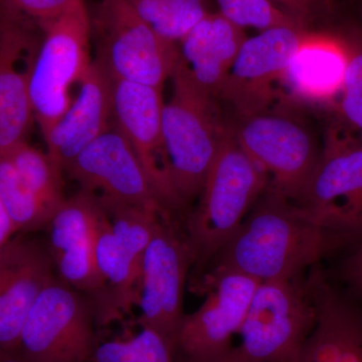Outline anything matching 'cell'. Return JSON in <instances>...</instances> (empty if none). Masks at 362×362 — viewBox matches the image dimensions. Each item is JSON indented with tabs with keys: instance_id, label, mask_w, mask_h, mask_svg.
Segmentation results:
<instances>
[{
	"instance_id": "obj_19",
	"label": "cell",
	"mask_w": 362,
	"mask_h": 362,
	"mask_svg": "<svg viewBox=\"0 0 362 362\" xmlns=\"http://www.w3.org/2000/svg\"><path fill=\"white\" fill-rule=\"evenodd\" d=\"M114 124L113 81L92 61L70 108L45 136L47 152L64 171Z\"/></svg>"
},
{
	"instance_id": "obj_4",
	"label": "cell",
	"mask_w": 362,
	"mask_h": 362,
	"mask_svg": "<svg viewBox=\"0 0 362 362\" xmlns=\"http://www.w3.org/2000/svg\"><path fill=\"white\" fill-rule=\"evenodd\" d=\"M87 6L93 62L112 81L162 90L177 65V44L152 30L125 0H93Z\"/></svg>"
},
{
	"instance_id": "obj_9",
	"label": "cell",
	"mask_w": 362,
	"mask_h": 362,
	"mask_svg": "<svg viewBox=\"0 0 362 362\" xmlns=\"http://www.w3.org/2000/svg\"><path fill=\"white\" fill-rule=\"evenodd\" d=\"M94 321L92 305L54 278L28 312L16 352L26 362H92Z\"/></svg>"
},
{
	"instance_id": "obj_33",
	"label": "cell",
	"mask_w": 362,
	"mask_h": 362,
	"mask_svg": "<svg viewBox=\"0 0 362 362\" xmlns=\"http://www.w3.org/2000/svg\"><path fill=\"white\" fill-rule=\"evenodd\" d=\"M0 362H26L16 351L0 349Z\"/></svg>"
},
{
	"instance_id": "obj_24",
	"label": "cell",
	"mask_w": 362,
	"mask_h": 362,
	"mask_svg": "<svg viewBox=\"0 0 362 362\" xmlns=\"http://www.w3.org/2000/svg\"><path fill=\"white\" fill-rule=\"evenodd\" d=\"M159 35L180 42L209 13L206 0H125Z\"/></svg>"
},
{
	"instance_id": "obj_14",
	"label": "cell",
	"mask_w": 362,
	"mask_h": 362,
	"mask_svg": "<svg viewBox=\"0 0 362 362\" xmlns=\"http://www.w3.org/2000/svg\"><path fill=\"white\" fill-rule=\"evenodd\" d=\"M66 171L81 189L100 199L142 207L171 218L154 194L129 142L114 124L83 150Z\"/></svg>"
},
{
	"instance_id": "obj_17",
	"label": "cell",
	"mask_w": 362,
	"mask_h": 362,
	"mask_svg": "<svg viewBox=\"0 0 362 362\" xmlns=\"http://www.w3.org/2000/svg\"><path fill=\"white\" fill-rule=\"evenodd\" d=\"M97 197L81 189L66 199L49 221V254L62 281L94 299L93 311L101 300L103 287L94 256Z\"/></svg>"
},
{
	"instance_id": "obj_5",
	"label": "cell",
	"mask_w": 362,
	"mask_h": 362,
	"mask_svg": "<svg viewBox=\"0 0 362 362\" xmlns=\"http://www.w3.org/2000/svg\"><path fill=\"white\" fill-rule=\"evenodd\" d=\"M317 309L308 278L259 283L233 347L240 362H290L313 330Z\"/></svg>"
},
{
	"instance_id": "obj_23",
	"label": "cell",
	"mask_w": 362,
	"mask_h": 362,
	"mask_svg": "<svg viewBox=\"0 0 362 362\" xmlns=\"http://www.w3.org/2000/svg\"><path fill=\"white\" fill-rule=\"evenodd\" d=\"M0 201L16 233L39 230L56 213L23 182L6 153H0Z\"/></svg>"
},
{
	"instance_id": "obj_11",
	"label": "cell",
	"mask_w": 362,
	"mask_h": 362,
	"mask_svg": "<svg viewBox=\"0 0 362 362\" xmlns=\"http://www.w3.org/2000/svg\"><path fill=\"white\" fill-rule=\"evenodd\" d=\"M259 283L240 272L214 269L206 301L183 317L176 362H211L232 349V337L240 332Z\"/></svg>"
},
{
	"instance_id": "obj_13",
	"label": "cell",
	"mask_w": 362,
	"mask_h": 362,
	"mask_svg": "<svg viewBox=\"0 0 362 362\" xmlns=\"http://www.w3.org/2000/svg\"><path fill=\"white\" fill-rule=\"evenodd\" d=\"M114 125L125 136L141 164L154 194L169 216L180 211L162 131L161 90L113 81Z\"/></svg>"
},
{
	"instance_id": "obj_22",
	"label": "cell",
	"mask_w": 362,
	"mask_h": 362,
	"mask_svg": "<svg viewBox=\"0 0 362 362\" xmlns=\"http://www.w3.org/2000/svg\"><path fill=\"white\" fill-rule=\"evenodd\" d=\"M94 256L103 287L101 300L94 310L95 320L97 317L100 324L107 325L137 303L142 261L114 237L108 216L100 202L95 225Z\"/></svg>"
},
{
	"instance_id": "obj_29",
	"label": "cell",
	"mask_w": 362,
	"mask_h": 362,
	"mask_svg": "<svg viewBox=\"0 0 362 362\" xmlns=\"http://www.w3.org/2000/svg\"><path fill=\"white\" fill-rule=\"evenodd\" d=\"M76 0H0V8L6 13L39 25L56 20Z\"/></svg>"
},
{
	"instance_id": "obj_10",
	"label": "cell",
	"mask_w": 362,
	"mask_h": 362,
	"mask_svg": "<svg viewBox=\"0 0 362 362\" xmlns=\"http://www.w3.org/2000/svg\"><path fill=\"white\" fill-rule=\"evenodd\" d=\"M192 255L185 235L170 218H161L142 257L138 325L158 331L173 343L182 322L183 295Z\"/></svg>"
},
{
	"instance_id": "obj_15",
	"label": "cell",
	"mask_w": 362,
	"mask_h": 362,
	"mask_svg": "<svg viewBox=\"0 0 362 362\" xmlns=\"http://www.w3.org/2000/svg\"><path fill=\"white\" fill-rule=\"evenodd\" d=\"M40 28L0 8V153L21 141L32 127L30 74Z\"/></svg>"
},
{
	"instance_id": "obj_12",
	"label": "cell",
	"mask_w": 362,
	"mask_h": 362,
	"mask_svg": "<svg viewBox=\"0 0 362 362\" xmlns=\"http://www.w3.org/2000/svg\"><path fill=\"white\" fill-rule=\"evenodd\" d=\"M307 33L301 26H276L245 40L218 100L230 105L235 116L270 108L274 88L282 81Z\"/></svg>"
},
{
	"instance_id": "obj_1",
	"label": "cell",
	"mask_w": 362,
	"mask_h": 362,
	"mask_svg": "<svg viewBox=\"0 0 362 362\" xmlns=\"http://www.w3.org/2000/svg\"><path fill=\"white\" fill-rule=\"evenodd\" d=\"M344 247L296 204L268 187L214 257V269L240 272L259 282L291 279Z\"/></svg>"
},
{
	"instance_id": "obj_25",
	"label": "cell",
	"mask_w": 362,
	"mask_h": 362,
	"mask_svg": "<svg viewBox=\"0 0 362 362\" xmlns=\"http://www.w3.org/2000/svg\"><path fill=\"white\" fill-rule=\"evenodd\" d=\"M9 157L21 180L37 197L57 211L65 202L64 170L49 154L25 141L4 152Z\"/></svg>"
},
{
	"instance_id": "obj_20",
	"label": "cell",
	"mask_w": 362,
	"mask_h": 362,
	"mask_svg": "<svg viewBox=\"0 0 362 362\" xmlns=\"http://www.w3.org/2000/svg\"><path fill=\"white\" fill-rule=\"evenodd\" d=\"M244 28L220 13H209L180 40L177 66L197 87L218 100L246 40Z\"/></svg>"
},
{
	"instance_id": "obj_31",
	"label": "cell",
	"mask_w": 362,
	"mask_h": 362,
	"mask_svg": "<svg viewBox=\"0 0 362 362\" xmlns=\"http://www.w3.org/2000/svg\"><path fill=\"white\" fill-rule=\"evenodd\" d=\"M274 4L282 6L283 11L289 13L304 26L313 18L320 0H270Z\"/></svg>"
},
{
	"instance_id": "obj_8",
	"label": "cell",
	"mask_w": 362,
	"mask_h": 362,
	"mask_svg": "<svg viewBox=\"0 0 362 362\" xmlns=\"http://www.w3.org/2000/svg\"><path fill=\"white\" fill-rule=\"evenodd\" d=\"M228 126L240 147L268 176L269 187L294 202L321 154L306 123L290 112L268 108L235 116Z\"/></svg>"
},
{
	"instance_id": "obj_6",
	"label": "cell",
	"mask_w": 362,
	"mask_h": 362,
	"mask_svg": "<svg viewBox=\"0 0 362 362\" xmlns=\"http://www.w3.org/2000/svg\"><path fill=\"white\" fill-rule=\"evenodd\" d=\"M42 39L30 74V97L42 135L70 108V88L92 64L87 0H76L56 20L40 26Z\"/></svg>"
},
{
	"instance_id": "obj_27",
	"label": "cell",
	"mask_w": 362,
	"mask_h": 362,
	"mask_svg": "<svg viewBox=\"0 0 362 362\" xmlns=\"http://www.w3.org/2000/svg\"><path fill=\"white\" fill-rule=\"evenodd\" d=\"M346 42L349 61L335 120L362 139V42Z\"/></svg>"
},
{
	"instance_id": "obj_3",
	"label": "cell",
	"mask_w": 362,
	"mask_h": 362,
	"mask_svg": "<svg viewBox=\"0 0 362 362\" xmlns=\"http://www.w3.org/2000/svg\"><path fill=\"white\" fill-rule=\"evenodd\" d=\"M171 78L173 94L164 104L162 131L173 188L183 207L201 195L226 123L218 100L199 89L180 66Z\"/></svg>"
},
{
	"instance_id": "obj_32",
	"label": "cell",
	"mask_w": 362,
	"mask_h": 362,
	"mask_svg": "<svg viewBox=\"0 0 362 362\" xmlns=\"http://www.w3.org/2000/svg\"><path fill=\"white\" fill-rule=\"evenodd\" d=\"M16 233L13 221L9 218L6 207L0 201V252L11 242V235Z\"/></svg>"
},
{
	"instance_id": "obj_28",
	"label": "cell",
	"mask_w": 362,
	"mask_h": 362,
	"mask_svg": "<svg viewBox=\"0 0 362 362\" xmlns=\"http://www.w3.org/2000/svg\"><path fill=\"white\" fill-rule=\"evenodd\" d=\"M220 13L240 28L265 30L276 26H301L289 13L270 0H214Z\"/></svg>"
},
{
	"instance_id": "obj_34",
	"label": "cell",
	"mask_w": 362,
	"mask_h": 362,
	"mask_svg": "<svg viewBox=\"0 0 362 362\" xmlns=\"http://www.w3.org/2000/svg\"><path fill=\"white\" fill-rule=\"evenodd\" d=\"M233 347L228 351H226L223 356L218 357L216 361L211 362H240L238 361L237 357L235 356V354H233Z\"/></svg>"
},
{
	"instance_id": "obj_18",
	"label": "cell",
	"mask_w": 362,
	"mask_h": 362,
	"mask_svg": "<svg viewBox=\"0 0 362 362\" xmlns=\"http://www.w3.org/2000/svg\"><path fill=\"white\" fill-rule=\"evenodd\" d=\"M49 251L33 240H11L0 252V349L16 351L28 312L54 280Z\"/></svg>"
},
{
	"instance_id": "obj_7",
	"label": "cell",
	"mask_w": 362,
	"mask_h": 362,
	"mask_svg": "<svg viewBox=\"0 0 362 362\" xmlns=\"http://www.w3.org/2000/svg\"><path fill=\"white\" fill-rule=\"evenodd\" d=\"M345 247L362 237V139L334 121L315 169L292 202Z\"/></svg>"
},
{
	"instance_id": "obj_2",
	"label": "cell",
	"mask_w": 362,
	"mask_h": 362,
	"mask_svg": "<svg viewBox=\"0 0 362 362\" xmlns=\"http://www.w3.org/2000/svg\"><path fill=\"white\" fill-rule=\"evenodd\" d=\"M269 185L268 176L240 147L226 123L199 206L185 226L192 265L204 266L214 259Z\"/></svg>"
},
{
	"instance_id": "obj_26",
	"label": "cell",
	"mask_w": 362,
	"mask_h": 362,
	"mask_svg": "<svg viewBox=\"0 0 362 362\" xmlns=\"http://www.w3.org/2000/svg\"><path fill=\"white\" fill-rule=\"evenodd\" d=\"M138 326L123 337L96 340L92 362H176L173 343L158 331Z\"/></svg>"
},
{
	"instance_id": "obj_21",
	"label": "cell",
	"mask_w": 362,
	"mask_h": 362,
	"mask_svg": "<svg viewBox=\"0 0 362 362\" xmlns=\"http://www.w3.org/2000/svg\"><path fill=\"white\" fill-rule=\"evenodd\" d=\"M347 61L346 40L307 33L281 82L298 98L328 101L341 92Z\"/></svg>"
},
{
	"instance_id": "obj_30",
	"label": "cell",
	"mask_w": 362,
	"mask_h": 362,
	"mask_svg": "<svg viewBox=\"0 0 362 362\" xmlns=\"http://www.w3.org/2000/svg\"><path fill=\"white\" fill-rule=\"evenodd\" d=\"M330 276L362 303V237L350 245L349 252Z\"/></svg>"
},
{
	"instance_id": "obj_16",
	"label": "cell",
	"mask_w": 362,
	"mask_h": 362,
	"mask_svg": "<svg viewBox=\"0 0 362 362\" xmlns=\"http://www.w3.org/2000/svg\"><path fill=\"white\" fill-rule=\"evenodd\" d=\"M317 309L313 330L290 362H362V303L320 265L308 272Z\"/></svg>"
}]
</instances>
